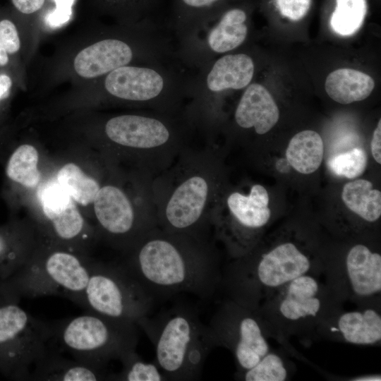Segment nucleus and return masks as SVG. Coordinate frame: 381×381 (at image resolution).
Returning <instances> with one entry per match:
<instances>
[{
    "instance_id": "nucleus-1",
    "label": "nucleus",
    "mask_w": 381,
    "mask_h": 381,
    "mask_svg": "<svg viewBox=\"0 0 381 381\" xmlns=\"http://www.w3.org/2000/svg\"><path fill=\"white\" fill-rule=\"evenodd\" d=\"M125 254L121 265L155 300L181 293L207 300L222 282L208 238L157 226Z\"/></svg>"
},
{
    "instance_id": "nucleus-2",
    "label": "nucleus",
    "mask_w": 381,
    "mask_h": 381,
    "mask_svg": "<svg viewBox=\"0 0 381 381\" xmlns=\"http://www.w3.org/2000/svg\"><path fill=\"white\" fill-rule=\"evenodd\" d=\"M184 149L170 169L153 180L157 226L171 233L208 238L215 177L209 149Z\"/></svg>"
},
{
    "instance_id": "nucleus-3",
    "label": "nucleus",
    "mask_w": 381,
    "mask_h": 381,
    "mask_svg": "<svg viewBox=\"0 0 381 381\" xmlns=\"http://www.w3.org/2000/svg\"><path fill=\"white\" fill-rule=\"evenodd\" d=\"M193 130L184 114L145 109L109 116L102 125L101 135L108 156L133 160L138 171L152 175L172 164L186 148Z\"/></svg>"
},
{
    "instance_id": "nucleus-4",
    "label": "nucleus",
    "mask_w": 381,
    "mask_h": 381,
    "mask_svg": "<svg viewBox=\"0 0 381 381\" xmlns=\"http://www.w3.org/2000/svg\"><path fill=\"white\" fill-rule=\"evenodd\" d=\"M155 351V363L167 380H196L216 343L208 326L193 308L176 304L136 323Z\"/></svg>"
},
{
    "instance_id": "nucleus-5",
    "label": "nucleus",
    "mask_w": 381,
    "mask_h": 381,
    "mask_svg": "<svg viewBox=\"0 0 381 381\" xmlns=\"http://www.w3.org/2000/svg\"><path fill=\"white\" fill-rule=\"evenodd\" d=\"M152 175L140 171L122 180L104 181L92 205L98 236L113 248L128 252L157 226Z\"/></svg>"
},
{
    "instance_id": "nucleus-6",
    "label": "nucleus",
    "mask_w": 381,
    "mask_h": 381,
    "mask_svg": "<svg viewBox=\"0 0 381 381\" xmlns=\"http://www.w3.org/2000/svg\"><path fill=\"white\" fill-rule=\"evenodd\" d=\"M92 261L87 254L42 237L28 260L0 280V295L17 301L21 298L58 296L82 306Z\"/></svg>"
},
{
    "instance_id": "nucleus-7",
    "label": "nucleus",
    "mask_w": 381,
    "mask_h": 381,
    "mask_svg": "<svg viewBox=\"0 0 381 381\" xmlns=\"http://www.w3.org/2000/svg\"><path fill=\"white\" fill-rule=\"evenodd\" d=\"M193 72L177 60L131 64L104 76L109 99L147 110L184 114Z\"/></svg>"
},
{
    "instance_id": "nucleus-8",
    "label": "nucleus",
    "mask_w": 381,
    "mask_h": 381,
    "mask_svg": "<svg viewBox=\"0 0 381 381\" xmlns=\"http://www.w3.org/2000/svg\"><path fill=\"white\" fill-rule=\"evenodd\" d=\"M137 325L88 312L52 326V339L73 358L104 369L112 360H120L135 350Z\"/></svg>"
},
{
    "instance_id": "nucleus-9",
    "label": "nucleus",
    "mask_w": 381,
    "mask_h": 381,
    "mask_svg": "<svg viewBox=\"0 0 381 381\" xmlns=\"http://www.w3.org/2000/svg\"><path fill=\"white\" fill-rule=\"evenodd\" d=\"M18 303L0 295V373L12 380H30L35 363L49 347L52 328Z\"/></svg>"
},
{
    "instance_id": "nucleus-10",
    "label": "nucleus",
    "mask_w": 381,
    "mask_h": 381,
    "mask_svg": "<svg viewBox=\"0 0 381 381\" xmlns=\"http://www.w3.org/2000/svg\"><path fill=\"white\" fill-rule=\"evenodd\" d=\"M155 301L122 265L92 261L82 303L88 312L136 324Z\"/></svg>"
},
{
    "instance_id": "nucleus-11",
    "label": "nucleus",
    "mask_w": 381,
    "mask_h": 381,
    "mask_svg": "<svg viewBox=\"0 0 381 381\" xmlns=\"http://www.w3.org/2000/svg\"><path fill=\"white\" fill-rule=\"evenodd\" d=\"M33 197L37 209L33 210L31 222L41 237L87 255L99 238L97 230L52 175L47 178Z\"/></svg>"
},
{
    "instance_id": "nucleus-12",
    "label": "nucleus",
    "mask_w": 381,
    "mask_h": 381,
    "mask_svg": "<svg viewBox=\"0 0 381 381\" xmlns=\"http://www.w3.org/2000/svg\"><path fill=\"white\" fill-rule=\"evenodd\" d=\"M250 310L235 301L227 303L207 324L216 345L232 351L241 372L253 368L270 351L262 327Z\"/></svg>"
},
{
    "instance_id": "nucleus-13",
    "label": "nucleus",
    "mask_w": 381,
    "mask_h": 381,
    "mask_svg": "<svg viewBox=\"0 0 381 381\" xmlns=\"http://www.w3.org/2000/svg\"><path fill=\"white\" fill-rule=\"evenodd\" d=\"M268 203L267 191L260 184L253 185L248 195L236 191L227 197L226 205L234 223L215 233L228 244L234 256H244L250 246V234L265 226L270 220Z\"/></svg>"
},
{
    "instance_id": "nucleus-14",
    "label": "nucleus",
    "mask_w": 381,
    "mask_h": 381,
    "mask_svg": "<svg viewBox=\"0 0 381 381\" xmlns=\"http://www.w3.org/2000/svg\"><path fill=\"white\" fill-rule=\"evenodd\" d=\"M3 145L0 157L5 176L4 197L13 214L25 198H30V193L34 195L48 176L43 173L40 151L35 145L29 143Z\"/></svg>"
},
{
    "instance_id": "nucleus-15",
    "label": "nucleus",
    "mask_w": 381,
    "mask_h": 381,
    "mask_svg": "<svg viewBox=\"0 0 381 381\" xmlns=\"http://www.w3.org/2000/svg\"><path fill=\"white\" fill-rule=\"evenodd\" d=\"M41 239L30 219L11 215L0 225V280L8 277L25 263Z\"/></svg>"
},
{
    "instance_id": "nucleus-16",
    "label": "nucleus",
    "mask_w": 381,
    "mask_h": 381,
    "mask_svg": "<svg viewBox=\"0 0 381 381\" xmlns=\"http://www.w3.org/2000/svg\"><path fill=\"white\" fill-rule=\"evenodd\" d=\"M278 107L262 85L250 83L243 91L234 111V121L242 129L253 128L258 135L267 133L277 123Z\"/></svg>"
},
{
    "instance_id": "nucleus-17",
    "label": "nucleus",
    "mask_w": 381,
    "mask_h": 381,
    "mask_svg": "<svg viewBox=\"0 0 381 381\" xmlns=\"http://www.w3.org/2000/svg\"><path fill=\"white\" fill-rule=\"evenodd\" d=\"M111 380V375L75 358L55 352L50 346L35 363L30 380L95 381Z\"/></svg>"
},
{
    "instance_id": "nucleus-18",
    "label": "nucleus",
    "mask_w": 381,
    "mask_h": 381,
    "mask_svg": "<svg viewBox=\"0 0 381 381\" xmlns=\"http://www.w3.org/2000/svg\"><path fill=\"white\" fill-rule=\"evenodd\" d=\"M279 289L278 309L286 320L298 321L314 317L320 311V286L313 276L303 274Z\"/></svg>"
},
{
    "instance_id": "nucleus-19",
    "label": "nucleus",
    "mask_w": 381,
    "mask_h": 381,
    "mask_svg": "<svg viewBox=\"0 0 381 381\" xmlns=\"http://www.w3.org/2000/svg\"><path fill=\"white\" fill-rule=\"evenodd\" d=\"M346 274L352 292L367 298L381 291V255L367 246H353L346 258Z\"/></svg>"
},
{
    "instance_id": "nucleus-20",
    "label": "nucleus",
    "mask_w": 381,
    "mask_h": 381,
    "mask_svg": "<svg viewBox=\"0 0 381 381\" xmlns=\"http://www.w3.org/2000/svg\"><path fill=\"white\" fill-rule=\"evenodd\" d=\"M374 87L375 81L371 76L351 68H339L331 72L325 84L328 96L342 104L366 99Z\"/></svg>"
},
{
    "instance_id": "nucleus-21",
    "label": "nucleus",
    "mask_w": 381,
    "mask_h": 381,
    "mask_svg": "<svg viewBox=\"0 0 381 381\" xmlns=\"http://www.w3.org/2000/svg\"><path fill=\"white\" fill-rule=\"evenodd\" d=\"M52 176L78 206L85 207L92 206L104 181L73 161L63 163Z\"/></svg>"
},
{
    "instance_id": "nucleus-22",
    "label": "nucleus",
    "mask_w": 381,
    "mask_h": 381,
    "mask_svg": "<svg viewBox=\"0 0 381 381\" xmlns=\"http://www.w3.org/2000/svg\"><path fill=\"white\" fill-rule=\"evenodd\" d=\"M336 327L350 344L372 345L381 340V316L373 309L344 313L338 318Z\"/></svg>"
},
{
    "instance_id": "nucleus-23",
    "label": "nucleus",
    "mask_w": 381,
    "mask_h": 381,
    "mask_svg": "<svg viewBox=\"0 0 381 381\" xmlns=\"http://www.w3.org/2000/svg\"><path fill=\"white\" fill-rule=\"evenodd\" d=\"M324 154L321 136L315 131L306 130L296 133L289 141L286 157L297 171L309 174L320 166Z\"/></svg>"
},
{
    "instance_id": "nucleus-24",
    "label": "nucleus",
    "mask_w": 381,
    "mask_h": 381,
    "mask_svg": "<svg viewBox=\"0 0 381 381\" xmlns=\"http://www.w3.org/2000/svg\"><path fill=\"white\" fill-rule=\"evenodd\" d=\"M341 198L353 212L368 222L377 221L381 215V192L373 188L365 179H356L346 183Z\"/></svg>"
},
{
    "instance_id": "nucleus-25",
    "label": "nucleus",
    "mask_w": 381,
    "mask_h": 381,
    "mask_svg": "<svg viewBox=\"0 0 381 381\" xmlns=\"http://www.w3.org/2000/svg\"><path fill=\"white\" fill-rule=\"evenodd\" d=\"M330 25L334 32L341 36H350L362 26L367 13L366 0H336Z\"/></svg>"
},
{
    "instance_id": "nucleus-26",
    "label": "nucleus",
    "mask_w": 381,
    "mask_h": 381,
    "mask_svg": "<svg viewBox=\"0 0 381 381\" xmlns=\"http://www.w3.org/2000/svg\"><path fill=\"white\" fill-rule=\"evenodd\" d=\"M122 370L111 375V380L164 381L167 378L157 365L143 361L135 350L128 352L120 360Z\"/></svg>"
},
{
    "instance_id": "nucleus-27",
    "label": "nucleus",
    "mask_w": 381,
    "mask_h": 381,
    "mask_svg": "<svg viewBox=\"0 0 381 381\" xmlns=\"http://www.w3.org/2000/svg\"><path fill=\"white\" fill-rule=\"evenodd\" d=\"M241 374L242 379L246 381H284L287 377L282 359L270 351L255 365Z\"/></svg>"
},
{
    "instance_id": "nucleus-28",
    "label": "nucleus",
    "mask_w": 381,
    "mask_h": 381,
    "mask_svg": "<svg viewBox=\"0 0 381 381\" xmlns=\"http://www.w3.org/2000/svg\"><path fill=\"white\" fill-rule=\"evenodd\" d=\"M368 157L361 148L353 150L332 157L328 162L330 170L336 175L348 179L361 176L366 169Z\"/></svg>"
},
{
    "instance_id": "nucleus-29",
    "label": "nucleus",
    "mask_w": 381,
    "mask_h": 381,
    "mask_svg": "<svg viewBox=\"0 0 381 381\" xmlns=\"http://www.w3.org/2000/svg\"><path fill=\"white\" fill-rule=\"evenodd\" d=\"M0 42L8 54H15L20 48L18 30L16 25L9 19L0 20Z\"/></svg>"
},
{
    "instance_id": "nucleus-30",
    "label": "nucleus",
    "mask_w": 381,
    "mask_h": 381,
    "mask_svg": "<svg viewBox=\"0 0 381 381\" xmlns=\"http://www.w3.org/2000/svg\"><path fill=\"white\" fill-rule=\"evenodd\" d=\"M281 14L291 20L302 19L308 13L311 0H275Z\"/></svg>"
},
{
    "instance_id": "nucleus-31",
    "label": "nucleus",
    "mask_w": 381,
    "mask_h": 381,
    "mask_svg": "<svg viewBox=\"0 0 381 381\" xmlns=\"http://www.w3.org/2000/svg\"><path fill=\"white\" fill-rule=\"evenodd\" d=\"M45 0H11L14 7L20 13L25 14L33 13L40 10Z\"/></svg>"
},
{
    "instance_id": "nucleus-32",
    "label": "nucleus",
    "mask_w": 381,
    "mask_h": 381,
    "mask_svg": "<svg viewBox=\"0 0 381 381\" xmlns=\"http://www.w3.org/2000/svg\"><path fill=\"white\" fill-rule=\"evenodd\" d=\"M370 148L375 160L381 164V121L379 120L370 143Z\"/></svg>"
},
{
    "instance_id": "nucleus-33",
    "label": "nucleus",
    "mask_w": 381,
    "mask_h": 381,
    "mask_svg": "<svg viewBox=\"0 0 381 381\" xmlns=\"http://www.w3.org/2000/svg\"><path fill=\"white\" fill-rule=\"evenodd\" d=\"M12 84L13 82L9 75L5 73L0 74V107L1 102L8 97Z\"/></svg>"
},
{
    "instance_id": "nucleus-34",
    "label": "nucleus",
    "mask_w": 381,
    "mask_h": 381,
    "mask_svg": "<svg viewBox=\"0 0 381 381\" xmlns=\"http://www.w3.org/2000/svg\"><path fill=\"white\" fill-rule=\"evenodd\" d=\"M8 63V54L0 42V66H5Z\"/></svg>"
},
{
    "instance_id": "nucleus-35",
    "label": "nucleus",
    "mask_w": 381,
    "mask_h": 381,
    "mask_svg": "<svg viewBox=\"0 0 381 381\" xmlns=\"http://www.w3.org/2000/svg\"><path fill=\"white\" fill-rule=\"evenodd\" d=\"M354 380L356 381H377L380 380V375H365L358 377H356Z\"/></svg>"
}]
</instances>
